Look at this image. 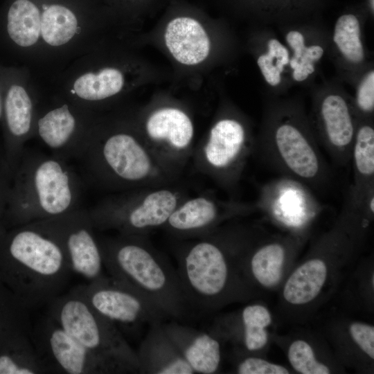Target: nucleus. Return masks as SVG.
<instances>
[{
    "instance_id": "1",
    "label": "nucleus",
    "mask_w": 374,
    "mask_h": 374,
    "mask_svg": "<svg viewBox=\"0 0 374 374\" xmlns=\"http://www.w3.org/2000/svg\"><path fill=\"white\" fill-rule=\"evenodd\" d=\"M77 159L88 179L108 190L171 184L179 177L154 154L128 114H98Z\"/></svg>"
},
{
    "instance_id": "2",
    "label": "nucleus",
    "mask_w": 374,
    "mask_h": 374,
    "mask_svg": "<svg viewBox=\"0 0 374 374\" xmlns=\"http://www.w3.org/2000/svg\"><path fill=\"white\" fill-rule=\"evenodd\" d=\"M71 272L59 244L37 222L0 231V277L29 310L60 295Z\"/></svg>"
},
{
    "instance_id": "3",
    "label": "nucleus",
    "mask_w": 374,
    "mask_h": 374,
    "mask_svg": "<svg viewBox=\"0 0 374 374\" xmlns=\"http://www.w3.org/2000/svg\"><path fill=\"white\" fill-rule=\"evenodd\" d=\"M98 240L109 276L143 294L169 319L186 317L188 307L177 271L148 236L118 234Z\"/></svg>"
},
{
    "instance_id": "4",
    "label": "nucleus",
    "mask_w": 374,
    "mask_h": 374,
    "mask_svg": "<svg viewBox=\"0 0 374 374\" xmlns=\"http://www.w3.org/2000/svg\"><path fill=\"white\" fill-rule=\"evenodd\" d=\"M16 169L9 213L13 225L55 217L80 208L82 183L67 161L24 150Z\"/></svg>"
},
{
    "instance_id": "5",
    "label": "nucleus",
    "mask_w": 374,
    "mask_h": 374,
    "mask_svg": "<svg viewBox=\"0 0 374 374\" xmlns=\"http://www.w3.org/2000/svg\"><path fill=\"white\" fill-rule=\"evenodd\" d=\"M40 55L38 66L60 73L71 62L106 46L103 31L114 17L91 0H38Z\"/></svg>"
},
{
    "instance_id": "6",
    "label": "nucleus",
    "mask_w": 374,
    "mask_h": 374,
    "mask_svg": "<svg viewBox=\"0 0 374 374\" xmlns=\"http://www.w3.org/2000/svg\"><path fill=\"white\" fill-rule=\"evenodd\" d=\"M317 143L301 113L280 108L269 114L255 150L283 177L321 188L328 184L331 173Z\"/></svg>"
},
{
    "instance_id": "7",
    "label": "nucleus",
    "mask_w": 374,
    "mask_h": 374,
    "mask_svg": "<svg viewBox=\"0 0 374 374\" xmlns=\"http://www.w3.org/2000/svg\"><path fill=\"white\" fill-rule=\"evenodd\" d=\"M107 47L78 57L58 73L57 93L79 107L100 114L130 91L136 82L134 62Z\"/></svg>"
},
{
    "instance_id": "8",
    "label": "nucleus",
    "mask_w": 374,
    "mask_h": 374,
    "mask_svg": "<svg viewBox=\"0 0 374 374\" xmlns=\"http://www.w3.org/2000/svg\"><path fill=\"white\" fill-rule=\"evenodd\" d=\"M229 249V237L217 229L176 247V271L188 308L205 312L222 301L231 279Z\"/></svg>"
},
{
    "instance_id": "9",
    "label": "nucleus",
    "mask_w": 374,
    "mask_h": 374,
    "mask_svg": "<svg viewBox=\"0 0 374 374\" xmlns=\"http://www.w3.org/2000/svg\"><path fill=\"white\" fill-rule=\"evenodd\" d=\"M188 194L175 183L121 191L89 209L96 230H112L121 235H148L162 229Z\"/></svg>"
},
{
    "instance_id": "10",
    "label": "nucleus",
    "mask_w": 374,
    "mask_h": 374,
    "mask_svg": "<svg viewBox=\"0 0 374 374\" xmlns=\"http://www.w3.org/2000/svg\"><path fill=\"white\" fill-rule=\"evenodd\" d=\"M255 146L247 121L236 112L225 109L195 146L191 159L198 172L233 194Z\"/></svg>"
},
{
    "instance_id": "11",
    "label": "nucleus",
    "mask_w": 374,
    "mask_h": 374,
    "mask_svg": "<svg viewBox=\"0 0 374 374\" xmlns=\"http://www.w3.org/2000/svg\"><path fill=\"white\" fill-rule=\"evenodd\" d=\"M73 338L91 351L139 373L136 352L123 334L73 287L48 303V314Z\"/></svg>"
},
{
    "instance_id": "12",
    "label": "nucleus",
    "mask_w": 374,
    "mask_h": 374,
    "mask_svg": "<svg viewBox=\"0 0 374 374\" xmlns=\"http://www.w3.org/2000/svg\"><path fill=\"white\" fill-rule=\"evenodd\" d=\"M129 116L158 159L181 176L195 148V125L189 112L175 103L163 102Z\"/></svg>"
},
{
    "instance_id": "13",
    "label": "nucleus",
    "mask_w": 374,
    "mask_h": 374,
    "mask_svg": "<svg viewBox=\"0 0 374 374\" xmlns=\"http://www.w3.org/2000/svg\"><path fill=\"white\" fill-rule=\"evenodd\" d=\"M30 335L46 373H130L123 366L79 343L48 314L31 330Z\"/></svg>"
},
{
    "instance_id": "14",
    "label": "nucleus",
    "mask_w": 374,
    "mask_h": 374,
    "mask_svg": "<svg viewBox=\"0 0 374 374\" xmlns=\"http://www.w3.org/2000/svg\"><path fill=\"white\" fill-rule=\"evenodd\" d=\"M75 289L121 332L139 330L145 325L150 327L169 319L143 294L109 275H102Z\"/></svg>"
},
{
    "instance_id": "15",
    "label": "nucleus",
    "mask_w": 374,
    "mask_h": 374,
    "mask_svg": "<svg viewBox=\"0 0 374 374\" xmlns=\"http://www.w3.org/2000/svg\"><path fill=\"white\" fill-rule=\"evenodd\" d=\"M98 114L57 93L46 102L41 100L33 138L59 158L77 159Z\"/></svg>"
},
{
    "instance_id": "16",
    "label": "nucleus",
    "mask_w": 374,
    "mask_h": 374,
    "mask_svg": "<svg viewBox=\"0 0 374 374\" xmlns=\"http://www.w3.org/2000/svg\"><path fill=\"white\" fill-rule=\"evenodd\" d=\"M35 222L59 244L71 272L89 282L103 275V256L88 210L79 208Z\"/></svg>"
},
{
    "instance_id": "17",
    "label": "nucleus",
    "mask_w": 374,
    "mask_h": 374,
    "mask_svg": "<svg viewBox=\"0 0 374 374\" xmlns=\"http://www.w3.org/2000/svg\"><path fill=\"white\" fill-rule=\"evenodd\" d=\"M257 208L256 202L222 199L210 192L188 196L174 210L162 229L180 240L199 238L213 233L223 221Z\"/></svg>"
},
{
    "instance_id": "18",
    "label": "nucleus",
    "mask_w": 374,
    "mask_h": 374,
    "mask_svg": "<svg viewBox=\"0 0 374 374\" xmlns=\"http://www.w3.org/2000/svg\"><path fill=\"white\" fill-rule=\"evenodd\" d=\"M4 74L6 83L2 96V112L8 136L10 157L17 168L25 143L33 138L41 98L30 71L15 69Z\"/></svg>"
},
{
    "instance_id": "19",
    "label": "nucleus",
    "mask_w": 374,
    "mask_h": 374,
    "mask_svg": "<svg viewBox=\"0 0 374 374\" xmlns=\"http://www.w3.org/2000/svg\"><path fill=\"white\" fill-rule=\"evenodd\" d=\"M314 135L334 162L346 166L350 161L358 118L355 108L338 92H328L314 103Z\"/></svg>"
},
{
    "instance_id": "20",
    "label": "nucleus",
    "mask_w": 374,
    "mask_h": 374,
    "mask_svg": "<svg viewBox=\"0 0 374 374\" xmlns=\"http://www.w3.org/2000/svg\"><path fill=\"white\" fill-rule=\"evenodd\" d=\"M163 40L171 57L184 66L203 63L211 51V39L204 23L187 10L173 11L166 24Z\"/></svg>"
},
{
    "instance_id": "21",
    "label": "nucleus",
    "mask_w": 374,
    "mask_h": 374,
    "mask_svg": "<svg viewBox=\"0 0 374 374\" xmlns=\"http://www.w3.org/2000/svg\"><path fill=\"white\" fill-rule=\"evenodd\" d=\"M350 161L353 181L345 199L365 213L374 202V127L370 120L358 119Z\"/></svg>"
},
{
    "instance_id": "22",
    "label": "nucleus",
    "mask_w": 374,
    "mask_h": 374,
    "mask_svg": "<svg viewBox=\"0 0 374 374\" xmlns=\"http://www.w3.org/2000/svg\"><path fill=\"white\" fill-rule=\"evenodd\" d=\"M163 328L195 373H215L220 366L222 352L216 335L177 320L163 322Z\"/></svg>"
},
{
    "instance_id": "23",
    "label": "nucleus",
    "mask_w": 374,
    "mask_h": 374,
    "mask_svg": "<svg viewBox=\"0 0 374 374\" xmlns=\"http://www.w3.org/2000/svg\"><path fill=\"white\" fill-rule=\"evenodd\" d=\"M149 327L136 352L141 374H194L163 328Z\"/></svg>"
},
{
    "instance_id": "24",
    "label": "nucleus",
    "mask_w": 374,
    "mask_h": 374,
    "mask_svg": "<svg viewBox=\"0 0 374 374\" xmlns=\"http://www.w3.org/2000/svg\"><path fill=\"white\" fill-rule=\"evenodd\" d=\"M6 33L12 46L34 65L40 55V8L38 0H13L6 19Z\"/></svg>"
},
{
    "instance_id": "25",
    "label": "nucleus",
    "mask_w": 374,
    "mask_h": 374,
    "mask_svg": "<svg viewBox=\"0 0 374 374\" xmlns=\"http://www.w3.org/2000/svg\"><path fill=\"white\" fill-rule=\"evenodd\" d=\"M30 334H17L0 345V374L46 373Z\"/></svg>"
},
{
    "instance_id": "26",
    "label": "nucleus",
    "mask_w": 374,
    "mask_h": 374,
    "mask_svg": "<svg viewBox=\"0 0 374 374\" xmlns=\"http://www.w3.org/2000/svg\"><path fill=\"white\" fill-rule=\"evenodd\" d=\"M327 276L323 260L311 259L298 267L287 280L285 299L292 304L301 305L313 300L320 292Z\"/></svg>"
},
{
    "instance_id": "27",
    "label": "nucleus",
    "mask_w": 374,
    "mask_h": 374,
    "mask_svg": "<svg viewBox=\"0 0 374 374\" xmlns=\"http://www.w3.org/2000/svg\"><path fill=\"white\" fill-rule=\"evenodd\" d=\"M29 309L0 277V345L21 333H30Z\"/></svg>"
},
{
    "instance_id": "28",
    "label": "nucleus",
    "mask_w": 374,
    "mask_h": 374,
    "mask_svg": "<svg viewBox=\"0 0 374 374\" xmlns=\"http://www.w3.org/2000/svg\"><path fill=\"white\" fill-rule=\"evenodd\" d=\"M285 255V247L278 242L264 244L256 249L249 262L253 278L264 287L277 285L282 276Z\"/></svg>"
},
{
    "instance_id": "29",
    "label": "nucleus",
    "mask_w": 374,
    "mask_h": 374,
    "mask_svg": "<svg viewBox=\"0 0 374 374\" xmlns=\"http://www.w3.org/2000/svg\"><path fill=\"white\" fill-rule=\"evenodd\" d=\"M333 42L339 52L349 63L359 64L365 60L361 25L356 15L348 12L337 18L334 27Z\"/></svg>"
},
{
    "instance_id": "30",
    "label": "nucleus",
    "mask_w": 374,
    "mask_h": 374,
    "mask_svg": "<svg viewBox=\"0 0 374 374\" xmlns=\"http://www.w3.org/2000/svg\"><path fill=\"white\" fill-rule=\"evenodd\" d=\"M285 39L294 53L289 62L292 78L297 82L305 80L314 72V63L322 57L324 51L319 45L307 46L303 35L298 30L289 31Z\"/></svg>"
},
{
    "instance_id": "31",
    "label": "nucleus",
    "mask_w": 374,
    "mask_h": 374,
    "mask_svg": "<svg viewBox=\"0 0 374 374\" xmlns=\"http://www.w3.org/2000/svg\"><path fill=\"white\" fill-rule=\"evenodd\" d=\"M240 317L247 350L255 351L263 348L267 342L265 328L271 322L269 310L261 305H249L243 308Z\"/></svg>"
},
{
    "instance_id": "32",
    "label": "nucleus",
    "mask_w": 374,
    "mask_h": 374,
    "mask_svg": "<svg viewBox=\"0 0 374 374\" xmlns=\"http://www.w3.org/2000/svg\"><path fill=\"white\" fill-rule=\"evenodd\" d=\"M290 55L286 46L275 38L267 42V51L257 59V64L265 81L275 87L281 82L284 67L289 64Z\"/></svg>"
},
{
    "instance_id": "33",
    "label": "nucleus",
    "mask_w": 374,
    "mask_h": 374,
    "mask_svg": "<svg viewBox=\"0 0 374 374\" xmlns=\"http://www.w3.org/2000/svg\"><path fill=\"white\" fill-rule=\"evenodd\" d=\"M288 358L292 367L302 374H328L330 369L318 362L312 347L303 340H296L290 346Z\"/></svg>"
},
{
    "instance_id": "34",
    "label": "nucleus",
    "mask_w": 374,
    "mask_h": 374,
    "mask_svg": "<svg viewBox=\"0 0 374 374\" xmlns=\"http://www.w3.org/2000/svg\"><path fill=\"white\" fill-rule=\"evenodd\" d=\"M356 115L367 119L374 111V71H369L362 79L355 98Z\"/></svg>"
},
{
    "instance_id": "35",
    "label": "nucleus",
    "mask_w": 374,
    "mask_h": 374,
    "mask_svg": "<svg viewBox=\"0 0 374 374\" xmlns=\"http://www.w3.org/2000/svg\"><path fill=\"white\" fill-rule=\"evenodd\" d=\"M237 373L240 374H287L285 367L270 363L256 357H246L238 364Z\"/></svg>"
},
{
    "instance_id": "36",
    "label": "nucleus",
    "mask_w": 374,
    "mask_h": 374,
    "mask_svg": "<svg viewBox=\"0 0 374 374\" xmlns=\"http://www.w3.org/2000/svg\"><path fill=\"white\" fill-rule=\"evenodd\" d=\"M353 339L371 359H374V328L372 326L355 322L350 326Z\"/></svg>"
},
{
    "instance_id": "37",
    "label": "nucleus",
    "mask_w": 374,
    "mask_h": 374,
    "mask_svg": "<svg viewBox=\"0 0 374 374\" xmlns=\"http://www.w3.org/2000/svg\"><path fill=\"white\" fill-rule=\"evenodd\" d=\"M115 15L132 14L146 5L150 0H105Z\"/></svg>"
},
{
    "instance_id": "38",
    "label": "nucleus",
    "mask_w": 374,
    "mask_h": 374,
    "mask_svg": "<svg viewBox=\"0 0 374 374\" xmlns=\"http://www.w3.org/2000/svg\"><path fill=\"white\" fill-rule=\"evenodd\" d=\"M263 1H267V2H272V3H277V2H283V1H287L290 0H262Z\"/></svg>"
},
{
    "instance_id": "39",
    "label": "nucleus",
    "mask_w": 374,
    "mask_h": 374,
    "mask_svg": "<svg viewBox=\"0 0 374 374\" xmlns=\"http://www.w3.org/2000/svg\"><path fill=\"white\" fill-rule=\"evenodd\" d=\"M2 115V96L0 91V118Z\"/></svg>"
},
{
    "instance_id": "40",
    "label": "nucleus",
    "mask_w": 374,
    "mask_h": 374,
    "mask_svg": "<svg viewBox=\"0 0 374 374\" xmlns=\"http://www.w3.org/2000/svg\"><path fill=\"white\" fill-rule=\"evenodd\" d=\"M368 3H369V7L371 10L372 9V12H373V9H374L373 0H368Z\"/></svg>"
},
{
    "instance_id": "41",
    "label": "nucleus",
    "mask_w": 374,
    "mask_h": 374,
    "mask_svg": "<svg viewBox=\"0 0 374 374\" xmlns=\"http://www.w3.org/2000/svg\"><path fill=\"white\" fill-rule=\"evenodd\" d=\"M91 1H95V0H91Z\"/></svg>"
}]
</instances>
